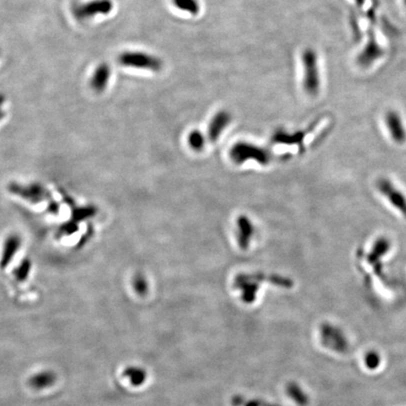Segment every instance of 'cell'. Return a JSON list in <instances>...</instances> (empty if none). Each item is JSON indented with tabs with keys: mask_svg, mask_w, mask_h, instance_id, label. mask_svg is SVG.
Returning a JSON list of instances; mask_svg holds the SVG:
<instances>
[{
	"mask_svg": "<svg viewBox=\"0 0 406 406\" xmlns=\"http://www.w3.org/2000/svg\"><path fill=\"white\" fill-rule=\"evenodd\" d=\"M302 60L304 67V90L310 95H316L319 92L320 85L317 54L310 48L306 49L302 56Z\"/></svg>",
	"mask_w": 406,
	"mask_h": 406,
	"instance_id": "6da1fadb",
	"label": "cell"
},
{
	"mask_svg": "<svg viewBox=\"0 0 406 406\" xmlns=\"http://www.w3.org/2000/svg\"><path fill=\"white\" fill-rule=\"evenodd\" d=\"M118 62L125 67L150 72H159L163 67L160 58L144 52H124L118 56Z\"/></svg>",
	"mask_w": 406,
	"mask_h": 406,
	"instance_id": "7a4b0ae2",
	"label": "cell"
},
{
	"mask_svg": "<svg viewBox=\"0 0 406 406\" xmlns=\"http://www.w3.org/2000/svg\"><path fill=\"white\" fill-rule=\"evenodd\" d=\"M384 55V50L381 44L378 42L375 36L372 26H370L368 30V40L364 48L361 50L360 55L358 56L356 62L358 65L366 68L372 65L375 62L381 58Z\"/></svg>",
	"mask_w": 406,
	"mask_h": 406,
	"instance_id": "3957f363",
	"label": "cell"
},
{
	"mask_svg": "<svg viewBox=\"0 0 406 406\" xmlns=\"http://www.w3.org/2000/svg\"><path fill=\"white\" fill-rule=\"evenodd\" d=\"M113 10L110 0H92L72 7V14L78 20H86L99 14H108Z\"/></svg>",
	"mask_w": 406,
	"mask_h": 406,
	"instance_id": "277c9868",
	"label": "cell"
},
{
	"mask_svg": "<svg viewBox=\"0 0 406 406\" xmlns=\"http://www.w3.org/2000/svg\"><path fill=\"white\" fill-rule=\"evenodd\" d=\"M377 188L384 196L391 205L406 218V198L404 194L396 188L390 180L382 178L377 182Z\"/></svg>",
	"mask_w": 406,
	"mask_h": 406,
	"instance_id": "5b68a950",
	"label": "cell"
},
{
	"mask_svg": "<svg viewBox=\"0 0 406 406\" xmlns=\"http://www.w3.org/2000/svg\"><path fill=\"white\" fill-rule=\"evenodd\" d=\"M386 124L392 140L402 144L406 140V130L402 118L397 111L390 110L386 115Z\"/></svg>",
	"mask_w": 406,
	"mask_h": 406,
	"instance_id": "8992f818",
	"label": "cell"
},
{
	"mask_svg": "<svg viewBox=\"0 0 406 406\" xmlns=\"http://www.w3.org/2000/svg\"><path fill=\"white\" fill-rule=\"evenodd\" d=\"M322 338L331 349L338 352H344L348 347V342L344 333L332 326H324L322 329Z\"/></svg>",
	"mask_w": 406,
	"mask_h": 406,
	"instance_id": "52a82bcc",
	"label": "cell"
},
{
	"mask_svg": "<svg viewBox=\"0 0 406 406\" xmlns=\"http://www.w3.org/2000/svg\"><path fill=\"white\" fill-rule=\"evenodd\" d=\"M111 70L110 66L106 63L100 64L92 74V76L90 81V85L94 92L100 94L102 92L110 82Z\"/></svg>",
	"mask_w": 406,
	"mask_h": 406,
	"instance_id": "ba28073f",
	"label": "cell"
},
{
	"mask_svg": "<svg viewBox=\"0 0 406 406\" xmlns=\"http://www.w3.org/2000/svg\"><path fill=\"white\" fill-rule=\"evenodd\" d=\"M391 244L388 239L386 237L378 238L375 241L370 253L368 254V260L370 264H379L380 260L388 254L390 250Z\"/></svg>",
	"mask_w": 406,
	"mask_h": 406,
	"instance_id": "9c48e42d",
	"label": "cell"
},
{
	"mask_svg": "<svg viewBox=\"0 0 406 406\" xmlns=\"http://www.w3.org/2000/svg\"><path fill=\"white\" fill-rule=\"evenodd\" d=\"M173 4L177 8L182 12H186L191 16H198L200 6L198 0H173Z\"/></svg>",
	"mask_w": 406,
	"mask_h": 406,
	"instance_id": "30bf717a",
	"label": "cell"
},
{
	"mask_svg": "<svg viewBox=\"0 0 406 406\" xmlns=\"http://www.w3.org/2000/svg\"><path fill=\"white\" fill-rule=\"evenodd\" d=\"M230 122V116L226 112H220L214 118L211 125L212 133H218L224 125H226Z\"/></svg>",
	"mask_w": 406,
	"mask_h": 406,
	"instance_id": "8fae6325",
	"label": "cell"
},
{
	"mask_svg": "<svg viewBox=\"0 0 406 406\" xmlns=\"http://www.w3.org/2000/svg\"><path fill=\"white\" fill-rule=\"evenodd\" d=\"M381 364V356L380 354L375 351H368L365 356V365L366 367L370 370H374Z\"/></svg>",
	"mask_w": 406,
	"mask_h": 406,
	"instance_id": "7c38bea8",
	"label": "cell"
},
{
	"mask_svg": "<svg viewBox=\"0 0 406 406\" xmlns=\"http://www.w3.org/2000/svg\"><path fill=\"white\" fill-rule=\"evenodd\" d=\"M354 1L356 3V6L358 8H363V6L365 5V2H366V0H354Z\"/></svg>",
	"mask_w": 406,
	"mask_h": 406,
	"instance_id": "4fadbf2b",
	"label": "cell"
},
{
	"mask_svg": "<svg viewBox=\"0 0 406 406\" xmlns=\"http://www.w3.org/2000/svg\"><path fill=\"white\" fill-rule=\"evenodd\" d=\"M3 97L2 96H0V113H1V106H2V102H3Z\"/></svg>",
	"mask_w": 406,
	"mask_h": 406,
	"instance_id": "5bb4252c",
	"label": "cell"
},
{
	"mask_svg": "<svg viewBox=\"0 0 406 406\" xmlns=\"http://www.w3.org/2000/svg\"><path fill=\"white\" fill-rule=\"evenodd\" d=\"M404 1V5L406 6V0H402Z\"/></svg>",
	"mask_w": 406,
	"mask_h": 406,
	"instance_id": "9a60e30c",
	"label": "cell"
}]
</instances>
